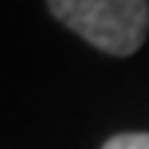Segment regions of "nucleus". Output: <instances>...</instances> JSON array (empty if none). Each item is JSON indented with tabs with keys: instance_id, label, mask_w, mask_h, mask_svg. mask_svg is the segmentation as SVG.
<instances>
[{
	"instance_id": "nucleus-2",
	"label": "nucleus",
	"mask_w": 149,
	"mask_h": 149,
	"mask_svg": "<svg viewBox=\"0 0 149 149\" xmlns=\"http://www.w3.org/2000/svg\"><path fill=\"white\" fill-rule=\"evenodd\" d=\"M102 149H149V133H118Z\"/></svg>"
},
{
	"instance_id": "nucleus-1",
	"label": "nucleus",
	"mask_w": 149,
	"mask_h": 149,
	"mask_svg": "<svg viewBox=\"0 0 149 149\" xmlns=\"http://www.w3.org/2000/svg\"><path fill=\"white\" fill-rule=\"evenodd\" d=\"M48 6L63 26L114 57L140 51L149 32L146 0H48Z\"/></svg>"
}]
</instances>
